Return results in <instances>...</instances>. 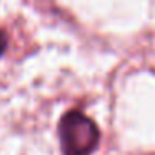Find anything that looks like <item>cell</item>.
Masks as SVG:
<instances>
[{"mask_svg":"<svg viewBox=\"0 0 155 155\" xmlns=\"http://www.w3.org/2000/svg\"><path fill=\"white\" fill-rule=\"evenodd\" d=\"M7 47H8V35L5 30H0V57L5 54Z\"/></svg>","mask_w":155,"mask_h":155,"instance_id":"2","label":"cell"},{"mask_svg":"<svg viewBox=\"0 0 155 155\" xmlns=\"http://www.w3.org/2000/svg\"><path fill=\"white\" fill-rule=\"evenodd\" d=\"M58 138L64 155H92L98 147L100 132L84 112L70 110L58 124Z\"/></svg>","mask_w":155,"mask_h":155,"instance_id":"1","label":"cell"}]
</instances>
